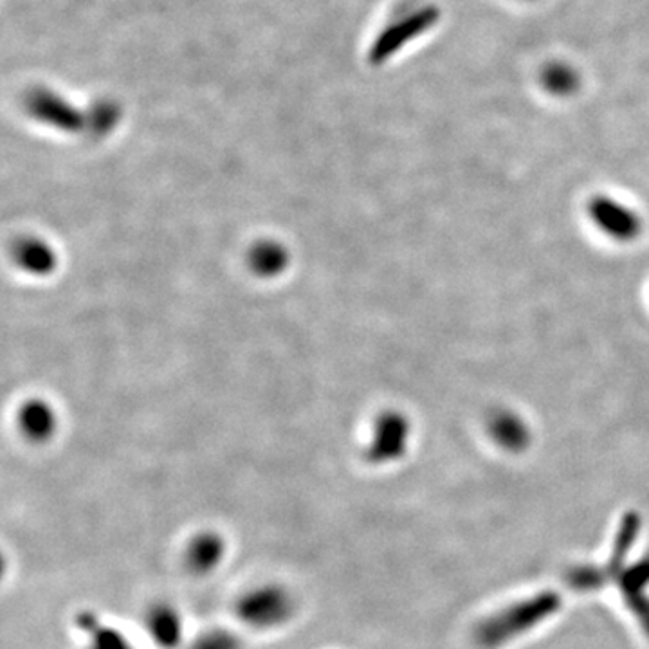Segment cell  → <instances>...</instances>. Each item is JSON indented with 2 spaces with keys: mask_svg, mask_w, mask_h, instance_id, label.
<instances>
[{
  "mask_svg": "<svg viewBox=\"0 0 649 649\" xmlns=\"http://www.w3.org/2000/svg\"><path fill=\"white\" fill-rule=\"evenodd\" d=\"M437 22L438 10L432 5L408 13L407 16H402L396 24H391L380 33L370 49V62L375 65L383 64L412 40L429 32V27L435 26Z\"/></svg>",
  "mask_w": 649,
  "mask_h": 649,
  "instance_id": "cell-3",
  "label": "cell"
},
{
  "mask_svg": "<svg viewBox=\"0 0 649 649\" xmlns=\"http://www.w3.org/2000/svg\"><path fill=\"white\" fill-rule=\"evenodd\" d=\"M186 649H244V642L232 629L210 628L197 635Z\"/></svg>",
  "mask_w": 649,
  "mask_h": 649,
  "instance_id": "cell-10",
  "label": "cell"
},
{
  "mask_svg": "<svg viewBox=\"0 0 649 649\" xmlns=\"http://www.w3.org/2000/svg\"><path fill=\"white\" fill-rule=\"evenodd\" d=\"M76 628L84 634L85 649H136L123 629L105 623L92 610H84L74 619Z\"/></svg>",
  "mask_w": 649,
  "mask_h": 649,
  "instance_id": "cell-8",
  "label": "cell"
},
{
  "mask_svg": "<svg viewBox=\"0 0 649 649\" xmlns=\"http://www.w3.org/2000/svg\"><path fill=\"white\" fill-rule=\"evenodd\" d=\"M296 610L298 602L295 594L286 585L275 581L251 586L244 590L235 602V615L238 621L257 632L284 628L295 617Z\"/></svg>",
  "mask_w": 649,
  "mask_h": 649,
  "instance_id": "cell-1",
  "label": "cell"
},
{
  "mask_svg": "<svg viewBox=\"0 0 649 649\" xmlns=\"http://www.w3.org/2000/svg\"><path fill=\"white\" fill-rule=\"evenodd\" d=\"M143 624L148 639L159 649H179L185 645V617L172 602H152L145 612Z\"/></svg>",
  "mask_w": 649,
  "mask_h": 649,
  "instance_id": "cell-5",
  "label": "cell"
},
{
  "mask_svg": "<svg viewBox=\"0 0 649 649\" xmlns=\"http://www.w3.org/2000/svg\"><path fill=\"white\" fill-rule=\"evenodd\" d=\"M54 421L46 407H27L22 415V426L27 437L43 440L53 432Z\"/></svg>",
  "mask_w": 649,
  "mask_h": 649,
  "instance_id": "cell-11",
  "label": "cell"
},
{
  "mask_svg": "<svg viewBox=\"0 0 649 649\" xmlns=\"http://www.w3.org/2000/svg\"><path fill=\"white\" fill-rule=\"evenodd\" d=\"M541 87L556 98H569L579 89V74L569 64L554 62L541 71Z\"/></svg>",
  "mask_w": 649,
  "mask_h": 649,
  "instance_id": "cell-9",
  "label": "cell"
},
{
  "mask_svg": "<svg viewBox=\"0 0 649 649\" xmlns=\"http://www.w3.org/2000/svg\"><path fill=\"white\" fill-rule=\"evenodd\" d=\"M253 264L259 273H276L282 265L286 264L284 251L278 246H262L253 254Z\"/></svg>",
  "mask_w": 649,
  "mask_h": 649,
  "instance_id": "cell-12",
  "label": "cell"
},
{
  "mask_svg": "<svg viewBox=\"0 0 649 649\" xmlns=\"http://www.w3.org/2000/svg\"><path fill=\"white\" fill-rule=\"evenodd\" d=\"M586 215L591 224L615 242H634L642 233V219L634 208L608 196H597L588 202Z\"/></svg>",
  "mask_w": 649,
  "mask_h": 649,
  "instance_id": "cell-2",
  "label": "cell"
},
{
  "mask_svg": "<svg viewBox=\"0 0 649 649\" xmlns=\"http://www.w3.org/2000/svg\"><path fill=\"white\" fill-rule=\"evenodd\" d=\"M487 432L492 440L511 453H520L528 448L533 433L527 421L509 408H497L487 417Z\"/></svg>",
  "mask_w": 649,
  "mask_h": 649,
  "instance_id": "cell-7",
  "label": "cell"
},
{
  "mask_svg": "<svg viewBox=\"0 0 649 649\" xmlns=\"http://www.w3.org/2000/svg\"><path fill=\"white\" fill-rule=\"evenodd\" d=\"M410 440V423L401 413L388 412L375 426L374 440L369 446L372 464H388L404 454Z\"/></svg>",
  "mask_w": 649,
  "mask_h": 649,
  "instance_id": "cell-4",
  "label": "cell"
},
{
  "mask_svg": "<svg viewBox=\"0 0 649 649\" xmlns=\"http://www.w3.org/2000/svg\"><path fill=\"white\" fill-rule=\"evenodd\" d=\"M227 558V541L216 531H201L194 534L185 547V566L190 574L207 577L221 569Z\"/></svg>",
  "mask_w": 649,
  "mask_h": 649,
  "instance_id": "cell-6",
  "label": "cell"
}]
</instances>
